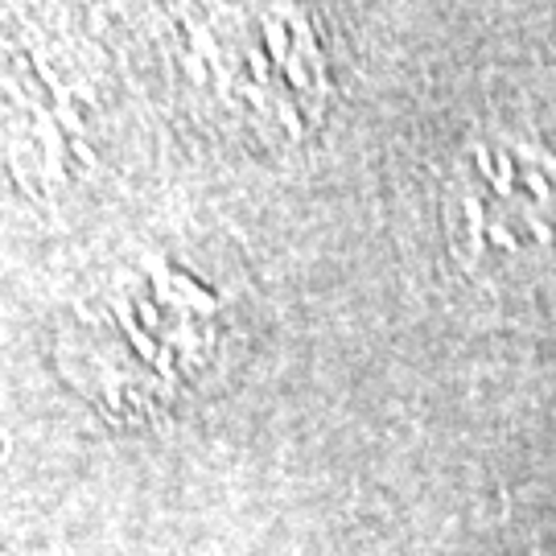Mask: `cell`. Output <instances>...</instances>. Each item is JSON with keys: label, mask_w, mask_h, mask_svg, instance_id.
I'll list each match as a JSON object with an SVG mask.
<instances>
[{"label": "cell", "mask_w": 556, "mask_h": 556, "mask_svg": "<svg viewBox=\"0 0 556 556\" xmlns=\"http://www.w3.org/2000/svg\"><path fill=\"white\" fill-rule=\"evenodd\" d=\"M441 223L457 273L507 305L556 301V149L523 132L466 140L450 161Z\"/></svg>", "instance_id": "cell-1"}]
</instances>
